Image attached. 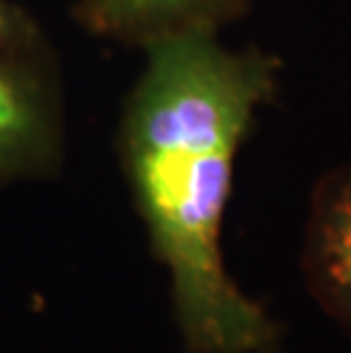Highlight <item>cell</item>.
Returning <instances> with one entry per match:
<instances>
[{"label":"cell","instance_id":"6da1fadb","mask_svg":"<svg viewBox=\"0 0 351 353\" xmlns=\"http://www.w3.org/2000/svg\"><path fill=\"white\" fill-rule=\"evenodd\" d=\"M144 55L119 119L117 153L169 272L176 321L194 353H258L276 342L279 326L233 283L221 228L237 153L279 99L283 62L205 34Z\"/></svg>","mask_w":351,"mask_h":353},{"label":"cell","instance_id":"5b68a950","mask_svg":"<svg viewBox=\"0 0 351 353\" xmlns=\"http://www.w3.org/2000/svg\"><path fill=\"white\" fill-rule=\"evenodd\" d=\"M43 43L48 41L32 14L14 0H0V55L26 52Z\"/></svg>","mask_w":351,"mask_h":353},{"label":"cell","instance_id":"277c9868","mask_svg":"<svg viewBox=\"0 0 351 353\" xmlns=\"http://www.w3.org/2000/svg\"><path fill=\"white\" fill-rule=\"evenodd\" d=\"M310 296L351 330V162L317 180L303 239Z\"/></svg>","mask_w":351,"mask_h":353},{"label":"cell","instance_id":"7a4b0ae2","mask_svg":"<svg viewBox=\"0 0 351 353\" xmlns=\"http://www.w3.org/2000/svg\"><path fill=\"white\" fill-rule=\"evenodd\" d=\"M64 148V87L53 48L0 55V185L53 176Z\"/></svg>","mask_w":351,"mask_h":353},{"label":"cell","instance_id":"3957f363","mask_svg":"<svg viewBox=\"0 0 351 353\" xmlns=\"http://www.w3.org/2000/svg\"><path fill=\"white\" fill-rule=\"evenodd\" d=\"M253 0H76L73 21L99 39L148 50L188 37H219Z\"/></svg>","mask_w":351,"mask_h":353},{"label":"cell","instance_id":"8992f818","mask_svg":"<svg viewBox=\"0 0 351 353\" xmlns=\"http://www.w3.org/2000/svg\"><path fill=\"white\" fill-rule=\"evenodd\" d=\"M258 353H281V351H276V347H274V344H272V347H267V349L258 351Z\"/></svg>","mask_w":351,"mask_h":353}]
</instances>
